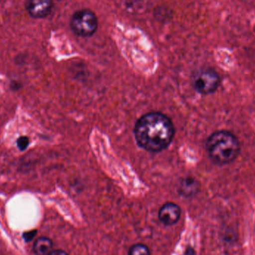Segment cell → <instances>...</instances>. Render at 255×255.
Masks as SVG:
<instances>
[{"instance_id":"1","label":"cell","mask_w":255,"mask_h":255,"mask_svg":"<svg viewBox=\"0 0 255 255\" xmlns=\"http://www.w3.org/2000/svg\"><path fill=\"white\" fill-rule=\"evenodd\" d=\"M136 143L149 152H160L166 149L175 136V127L169 117L160 112H152L142 115L133 129Z\"/></svg>"},{"instance_id":"2","label":"cell","mask_w":255,"mask_h":255,"mask_svg":"<svg viewBox=\"0 0 255 255\" xmlns=\"http://www.w3.org/2000/svg\"><path fill=\"white\" fill-rule=\"evenodd\" d=\"M206 150L211 160L219 166L230 164L241 152L239 139L232 132L219 130L207 139Z\"/></svg>"},{"instance_id":"3","label":"cell","mask_w":255,"mask_h":255,"mask_svg":"<svg viewBox=\"0 0 255 255\" xmlns=\"http://www.w3.org/2000/svg\"><path fill=\"white\" fill-rule=\"evenodd\" d=\"M70 25L75 34L81 37H90L97 31L98 19L92 10L81 9L73 13Z\"/></svg>"},{"instance_id":"4","label":"cell","mask_w":255,"mask_h":255,"mask_svg":"<svg viewBox=\"0 0 255 255\" xmlns=\"http://www.w3.org/2000/svg\"><path fill=\"white\" fill-rule=\"evenodd\" d=\"M193 88L203 95L213 94L220 86V77L214 69L206 67L197 70L192 79Z\"/></svg>"},{"instance_id":"5","label":"cell","mask_w":255,"mask_h":255,"mask_svg":"<svg viewBox=\"0 0 255 255\" xmlns=\"http://www.w3.org/2000/svg\"><path fill=\"white\" fill-rule=\"evenodd\" d=\"M181 215V208L178 205L173 202H167L159 210L158 219L165 226H172L179 221Z\"/></svg>"},{"instance_id":"6","label":"cell","mask_w":255,"mask_h":255,"mask_svg":"<svg viewBox=\"0 0 255 255\" xmlns=\"http://www.w3.org/2000/svg\"><path fill=\"white\" fill-rule=\"evenodd\" d=\"M25 7L31 17L41 19L46 17L51 13L53 7V2L52 1L31 0L25 3Z\"/></svg>"},{"instance_id":"7","label":"cell","mask_w":255,"mask_h":255,"mask_svg":"<svg viewBox=\"0 0 255 255\" xmlns=\"http://www.w3.org/2000/svg\"><path fill=\"white\" fill-rule=\"evenodd\" d=\"M200 188L199 181L193 177H187L181 180L178 187L180 195L184 197H192L197 194Z\"/></svg>"},{"instance_id":"8","label":"cell","mask_w":255,"mask_h":255,"mask_svg":"<svg viewBox=\"0 0 255 255\" xmlns=\"http://www.w3.org/2000/svg\"><path fill=\"white\" fill-rule=\"evenodd\" d=\"M53 243L49 238L42 237L34 244V252L37 255H49L52 252Z\"/></svg>"},{"instance_id":"9","label":"cell","mask_w":255,"mask_h":255,"mask_svg":"<svg viewBox=\"0 0 255 255\" xmlns=\"http://www.w3.org/2000/svg\"><path fill=\"white\" fill-rule=\"evenodd\" d=\"M128 255H151V252L147 246L136 244L130 247Z\"/></svg>"},{"instance_id":"10","label":"cell","mask_w":255,"mask_h":255,"mask_svg":"<svg viewBox=\"0 0 255 255\" xmlns=\"http://www.w3.org/2000/svg\"><path fill=\"white\" fill-rule=\"evenodd\" d=\"M16 147L19 151H23L29 146L30 139L26 136H21L16 139Z\"/></svg>"},{"instance_id":"11","label":"cell","mask_w":255,"mask_h":255,"mask_svg":"<svg viewBox=\"0 0 255 255\" xmlns=\"http://www.w3.org/2000/svg\"><path fill=\"white\" fill-rule=\"evenodd\" d=\"M36 233L37 232H34V231H32V232H26V233L24 234L23 238L25 239V241H30L34 238V237L35 236Z\"/></svg>"},{"instance_id":"12","label":"cell","mask_w":255,"mask_h":255,"mask_svg":"<svg viewBox=\"0 0 255 255\" xmlns=\"http://www.w3.org/2000/svg\"><path fill=\"white\" fill-rule=\"evenodd\" d=\"M49 255H69L67 254V253H66L65 251H64V250H54V251H52L50 253V254Z\"/></svg>"},{"instance_id":"13","label":"cell","mask_w":255,"mask_h":255,"mask_svg":"<svg viewBox=\"0 0 255 255\" xmlns=\"http://www.w3.org/2000/svg\"><path fill=\"white\" fill-rule=\"evenodd\" d=\"M194 250H193V249L192 248L188 249V250H187V251H186L185 253L186 255H194Z\"/></svg>"}]
</instances>
